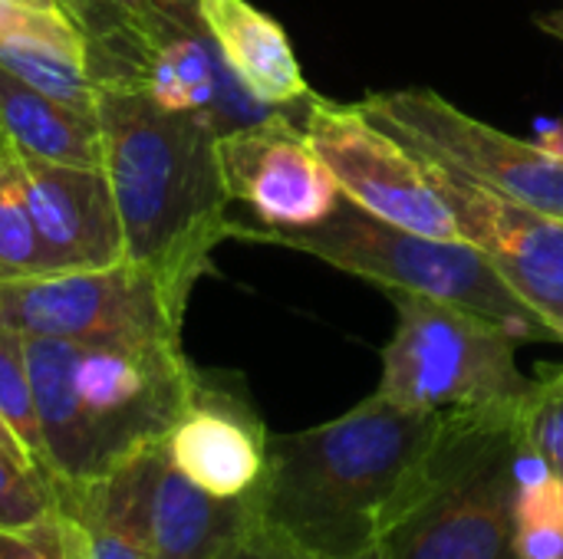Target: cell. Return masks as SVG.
Instances as JSON below:
<instances>
[{"label":"cell","mask_w":563,"mask_h":559,"mask_svg":"<svg viewBox=\"0 0 563 559\" xmlns=\"http://www.w3.org/2000/svg\"><path fill=\"white\" fill-rule=\"evenodd\" d=\"M96 109L125 260L185 310L211 250L231 237L218 128L195 112H165L125 82H102Z\"/></svg>","instance_id":"cell-1"},{"label":"cell","mask_w":563,"mask_h":559,"mask_svg":"<svg viewBox=\"0 0 563 559\" xmlns=\"http://www.w3.org/2000/svg\"><path fill=\"white\" fill-rule=\"evenodd\" d=\"M442 415L373 392L327 425L271 435L261 521L310 557L369 559Z\"/></svg>","instance_id":"cell-2"},{"label":"cell","mask_w":563,"mask_h":559,"mask_svg":"<svg viewBox=\"0 0 563 559\" xmlns=\"http://www.w3.org/2000/svg\"><path fill=\"white\" fill-rule=\"evenodd\" d=\"M53 484H89L168 438L201 385L181 336H23Z\"/></svg>","instance_id":"cell-3"},{"label":"cell","mask_w":563,"mask_h":559,"mask_svg":"<svg viewBox=\"0 0 563 559\" xmlns=\"http://www.w3.org/2000/svg\"><path fill=\"white\" fill-rule=\"evenodd\" d=\"M538 468L525 399L449 409L369 559H518V494Z\"/></svg>","instance_id":"cell-4"},{"label":"cell","mask_w":563,"mask_h":559,"mask_svg":"<svg viewBox=\"0 0 563 559\" xmlns=\"http://www.w3.org/2000/svg\"><path fill=\"white\" fill-rule=\"evenodd\" d=\"M264 244H280L327 260L336 270L379 283L386 293H419L485 313L521 339H558L551 326L531 310L492 260L468 241H439L396 224H386L353 201L303 231L267 234Z\"/></svg>","instance_id":"cell-5"},{"label":"cell","mask_w":563,"mask_h":559,"mask_svg":"<svg viewBox=\"0 0 563 559\" xmlns=\"http://www.w3.org/2000/svg\"><path fill=\"white\" fill-rule=\"evenodd\" d=\"M396 333L383 349L379 395L416 412L488 409L531 395L534 379L518 369L521 336L459 303L389 293Z\"/></svg>","instance_id":"cell-6"},{"label":"cell","mask_w":563,"mask_h":559,"mask_svg":"<svg viewBox=\"0 0 563 559\" xmlns=\"http://www.w3.org/2000/svg\"><path fill=\"white\" fill-rule=\"evenodd\" d=\"M356 105L422 158L563 221V152L508 135L432 89L373 92Z\"/></svg>","instance_id":"cell-7"},{"label":"cell","mask_w":563,"mask_h":559,"mask_svg":"<svg viewBox=\"0 0 563 559\" xmlns=\"http://www.w3.org/2000/svg\"><path fill=\"white\" fill-rule=\"evenodd\" d=\"M181 320L185 310L132 260L96 270L0 277V329L20 336L66 343L181 336Z\"/></svg>","instance_id":"cell-8"},{"label":"cell","mask_w":563,"mask_h":559,"mask_svg":"<svg viewBox=\"0 0 563 559\" xmlns=\"http://www.w3.org/2000/svg\"><path fill=\"white\" fill-rule=\"evenodd\" d=\"M297 119L346 201L386 224L439 241H462L429 158L376 125L360 105L310 96Z\"/></svg>","instance_id":"cell-9"},{"label":"cell","mask_w":563,"mask_h":559,"mask_svg":"<svg viewBox=\"0 0 563 559\" xmlns=\"http://www.w3.org/2000/svg\"><path fill=\"white\" fill-rule=\"evenodd\" d=\"M221 178L231 201V237L264 241L327 221L343 191L300 128L297 112H271L261 122L218 135Z\"/></svg>","instance_id":"cell-10"},{"label":"cell","mask_w":563,"mask_h":559,"mask_svg":"<svg viewBox=\"0 0 563 559\" xmlns=\"http://www.w3.org/2000/svg\"><path fill=\"white\" fill-rule=\"evenodd\" d=\"M435 185L452 208L462 241L475 244L508 287L541 313L563 343V221L495 194L435 161Z\"/></svg>","instance_id":"cell-11"},{"label":"cell","mask_w":563,"mask_h":559,"mask_svg":"<svg viewBox=\"0 0 563 559\" xmlns=\"http://www.w3.org/2000/svg\"><path fill=\"white\" fill-rule=\"evenodd\" d=\"M13 171L53 270H96L125 260V237L102 165H59L13 148Z\"/></svg>","instance_id":"cell-12"},{"label":"cell","mask_w":563,"mask_h":559,"mask_svg":"<svg viewBox=\"0 0 563 559\" xmlns=\"http://www.w3.org/2000/svg\"><path fill=\"white\" fill-rule=\"evenodd\" d=\"M267 441L261 418L228 389L201 385L165 438L172 465L214 497H251L267 474Z\"/></svg>","instance_id":"cell-13"},{"label":"cell","mask_w":563,"mask_h":559,"mask_svg":"<svg viewBox=\"0 0 563 559\" xmlns=\"http://www.w3.org/2000/svg\"><path fill=\"white\" fill-rule=\"evenodd\" d=\"M261 521L257 494L214 497L191 484L168 458L165 441L148 468V540L155 559H221Z\"/></svg>","instance_id":"cell-14"},{"label":"cell","mask_w":563,"mask_h":559,"mask_svg":"<svg viewBox=\"0 0 563 559\" xmlns=\"http://www.w3.org/2000/svg\"><path fill=\"white\" fill-rule=\"evenodd\" d=\"M195 13L238 82L264 105L300 112L310 86L277 20L247 0H195Z\"/></svg>","instance_id":"cell-15"},{"label":"cell","mask_w":563,"mask_h":559,"mask_svg":"<svg viewBox=\"0 0 563 559\" xmlns=\"http://www.w3.org/2000/svg\"><path fill=\"white\" fill-rule=\"evenodd\" d=\"M152 451L155 445L89 484H53L59 511H66L86 537L89 559H155L148 540Z\"/></svg>","instance_id":"cell-16"},{"label":"cell","mask_w":563,"mask_h":559,"mask_svg":"<svg viewBox=\"0 0 563 559\" xmlns=\"http://www.w3.org/2000/svg\"><path fill=\"white\" fill-rule=\"evenodd\" d=\"M0 132L33 158L59 165H102L99 112H79L26 86L0 66Z\"/></svg>","instance_id":"cell-17"},{"label":"cell","mask_w":563,"mask_h":559,"mask_svg":"<svg viewBox=\"0 0 563 559\" xmlns=\"http://www.w3.org/2000/svg\"><path fill=\"white\" fill-rule=\"evenodd\" d=\"M0 66L26 86L59 99L79 112H99V86L89 72V49L43 36L0 40Z\"/></svg>","instance_id":"cell-18"},{"label":"cell","mask_w":563,"mask_h":559,"mask_svg":"<svg viewBox=\"0 0 563 559\" xmlns=\"http://www.w3.org/2000/svg\"><path fill=\"white\" fill-rule=\"evenodd\" d=\"M26 273H53V267L26 211L13 171V145L7 142L0 148V277H26Z\"/></svg>","instance_id":"cell-19"},{"label":"cell","mask_w":563,"mask_h":559,"mask_svg":"<svg viewBox=\"0 0 563 559\" xmlns=\"http://www.w3.org/2000/svg\"><path fill=\"white\" fill-rule=\"evenodd\" d=\"M0 418L10 425V432L23 445L33 468L46 474V451H43V435H40V418H36V402H33L26 349H23V336L10 329H0Z\"/></svg>","instance_id":"cell-20"},{"label":"cell","mask_w":563,"mask_h":559,"mask_svg":"<svg viewBox=\"0 0 563 559\" xmlns=\"http://www.w3.org/2000/svg\"><path fill=\"white\" fill-rule=\"evenodd\" d=\"M518 559H563V478L538 468L518 494Z\"/></svg>","instance_id":"cell-21"},{"label":"cell","mask_w":563,"mask_h":559,"mask_svg":"<svg viewBox=\"0 0 563 559\" xmlns=\"http://www.w3.org/2000/svg\"><path fill=\"white\" fill-rule=\"evenodd\" d=\"M525 438L544 471L563 478V366L534 379L525 399Z\"/></svg>","instance_id":"cell-22"},{"label":"cell","mask_w":563,"mask_h":559,"mask_svg":"<svg viewBox=\"0 0 563 559\" xmlns=\"http://www.w3.org/2000/svg\"><path fill=\"white\" fill-rule=\"evenodd\" d=\"M56 488L46 474L0 451V527L23 530L56 514Z\"/></svg>","instance_id":"cell-23"},{"label":"cell","mask_w":563,"mask_h":559,"mask_svg":"<svg viewBox=\"0 0 563 559\" xmlns=\"http://www.w3.org/2000/svg\"><path fill=\"white\" fill-rule=\"evenodd\" d=\"M0 559H89V554L79 524L56 507L53 517L33 527H0Z\"/></svg>","instance_id":"cell-24"},{"label":"cell","mask_w":563,"mask_h":559,"mask_svg":"<svg viewBox=\"0 0 563 559\" xmlns=\"http://www.w3.org/2000/svg\"><path fill=\"white\" fill-rule=\"evenodd\" d=\"M221 559H317L307 550H300L297 544H290L284 534H277L274 527H267L264 521H257L228 554Z\"/></svg>","instance_id":"cell-25"},{"label":"cell","mask_w":563,"mask_h":559,"mask_svg":"<svg viewBox=\"0 0 563 559\" xmlns=\"http://www.w3.org/2000/svg\"><path fill=\"white\" fill-rule=\"evenodd\" d=\"M66 7L79 20V26L86 33V43L92 36H102V33H109V30H115L122 23L119 0H66Z\"/></svg>","instance_id":"cell-26"},{"label":"cell","mask_w":563,"mask_h":559,"mask_svg":"<svg viewBox=\"0 0 563 559\" xmlns=\"http://www.w3.org/2000/svg\"><path fill=\"white\" fill-rule=\"evenodd\" d=\"M0 451H7V455H10V458H16L20 465H26V468H33V461L26 458V451H23V445L16 441V435L10 432V425H7L3 418H0ZM33 471H36V468H33Z\"/></svg>","instance_id":"cell-27"},{"label":"cell","mask_w":563,"mask_h":559,"mask_svg":"<svg viewBox=\"0 0 563 559\" xmlns=\"http://www.w3.org/2000/svg\"><path fill=\"white\" fill-rule=\"evenodd\" d=\"M3 145H7V135H3V132H0V148H3Z\"/></svg>","instance_id":"cell-28"},{"label":"cell","mask_w":563,"mask_h":559,"mask_svg":"<svg viewBox=\"0 0 563 559\" xmlns=\"http://www.w3.org/2000/svg\"><path fill=\"white\" fill-rule=\"evenodd\" d=\"M162 3H185V0H162Z\"/></svg>","instance_id":"cell-29"}]
</instances>
